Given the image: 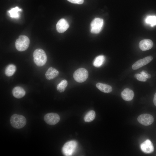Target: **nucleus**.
Masks as SVG:
<instances>
[{"label":"nucleus","mask_w":156,"mask_h":156,"mask_svg":"<svg viewBox=\"0 0 156 156\" xmlns=\"http://www.w3.org/2000/svg\"><path fill=\"white\" fill-rule=\"evenodd\" d=\"M59 73L58 71L55 68L51 67L49 68L46 71L45 76L48 80L52 79L57 77Z\"/></svg>","instance_id":"14"},{"label":"nucleus","mask_w":156,"mask_h":156,"mask_svg":"<svg viewBox=\"0 0 156 156\" xmlns=\"http://www.w3.org/2000/svg\"><path fill=\"white\" fill-rule=\"evenodd\" d=\"M16 69L15 65L13 64H10L6 67L5 69V74L7 76H11L15 73Z\"/></svg>","instance_id":"17"},{"label":"nucleus","mask_w":156,"mask_h":156,"mask_svg":"<svg viewBox=\"0 0 156 156\" xmlns=\"http://www.w3.org/2000/svg\"><path fill=\"white\" fill-rule=\"evenodd\" d=\"M153 59L152 56H149L140 59L135 62L132 65V68L133 70L137 69L149 63Z\"/></svg>","instance_id":"9"},{"label":"nucleus","mask_w":156,"mask_h":156,"mask_svg":"<svg viewBox=\"0 0 156 156\" xmlns=\"http://www.w3.org/2000/svg\"><path fill=\"white\" fill-rule=\"evenodd\" d=\"M145 21L152 27L155 26L156 25V16H148L146 18Z\"/></svg>","instance_id":"22"},{"label":"nucleus","mask_w":156,"mask_h":156,"mask_svg":"<svg viewBox=\"0 0 156 156\" xmlns=\"http://www.w3.org/2000/svg\"><path fill=\"white\" fill-rule=\"evenodd\" d=\"M22 11V9L18 6L12 8L8 12L10 17L13 18H18L19 17L18 12Z\"/></svg>","instance_id":"19"},{"label":"nucleus","mask_w":156,"mask_h":156,"mask_svg":"<svg viewBox=\"0 0 156 156\" xmlns=\"http://www.w3.org/2000/svg\"><path fill=\"white\" fill-rule=\"evenodd\" d=\"M97 88L101 92L105 93H109L112 91V87L108 85L98 83H96Z\"/></svg>","instance_id":"16"},{"label":"nucleus","mask_w":156,"mask_h":156,"mask_svg":"<svg viewBox=\"0 0 156 156\" xmlns=\"http://www.w3.org/2000/svg\"><path fill=\"white\" fill-rule=\"evenodd\" d=\"M12 94L15 97L20 99L25 95V92L23 88L20 86H16L13 89Z\"/></svg>","instance_id":"15"},{"label":"nucleus","mask_w":156,"mask_h":156,"mask_svg":"<svg viewBox=\"0 0 156 156\" xmlns=\"http://www.w3.org/2000/svg\"><path fill=\"white\" fill-rule=\"evenodd\" d=\"M153 103L156 106V92L155 94L153 99Z\"/></svg>","instance_id":"26"},{"label":"nucleus","mask_w":156,"mask_h":156,"mask_svg":"<svg viewBox=\"0 0 156 156\" xmlns=\"http://www.w3.org/2000/svg\"><path fill=\"white\" fill-rule=\"evenodd\" d=\"M29 43V39L28 37L25 35H21L16 41L15 47L19 51H24L27 49Z\"/></svg>","instance_id":"3"},{"label":"nucleus","mask_w":156,"mask_h":156,"mask_svg":"<svg viewBox=\"0 0 156 156\" xmlns=\"http://www.w3.org/2000/svg\"><path fill=\"white\" fill-rule=\"evenodd\" d=\"M140 74L146 79H149L151 77V75L148 74L147 72L144 70L141 72H140Z\"/></svg>","instance_id":"24"},{"label":"nucleus","mask_w":156,"mask_h":156,"mask_svg":"<svg viewBox=\"0 0 156 156\" xmlns=\"http://www.w3.org/2000/svg\"><path fill=\"white\" fill-rule=\"evenodd\" d=\"M69 25L67 21L64 18L60 19L56 25L57 31L60 33L64 32L69 27Z\"/></svg>","instance_id":"11"},{"label":"nucleus","mask_w":156,"mask_h":156,"mask_svg":"<svg viewBox=\"0 0 156 156\" xmlns=\"http://www.w3.org/2000/svg\"><path fill=\"white\" fill-rule=\"evenodd\" d=\"M121 96L124 100L130 101L133 99L134 93L132 90L128 88H126L121 92Z\"/></svg>","instance_id":"13"},{"label":"nucleus","mask_w":156,"mask_h":156,"mask_svg":"<svg viewBox=\"0 0 156 156\" xmlns=\"http://www.w3.org/2000/svg\"><path fill=\"white\" fill-rule=\"evenodd\" d=\"M33 57L34 63L38 66L44 65L47 61V57L46 53L42 49H36L33 52Z\"/></svg>","instance_id":"1"},{"label":"nucleus","mask_w":156,"mask_h":156,"mask_svg":"<svg viewBox=\"0 0 156 156\" xmlns=\"http://www.w3.org/2000/svg\"><path fill=\"white\" fill-rule=\"evenodd\" d=\"M68 1L74 3L78 4H82L84 0H67Z\"/></svg>","instance_id":"25"},{"label":"nucleus","mask_w":156,"mask_h":156,"mask_svg":"<svg viewBox=\"0 0 156 156\" xmlns=\"http://www.w3.org/2000/svg\"><path fill=\"white\" fill-rule=\"evenodd\" d=\"M138 122L145 126H148L151 124L154 121L153 116L148 114H144L140 115L138 118Z\"/></svg>","instance_id":"8"},{"label":"nucleus","mask_w":156,"mask_h":156,"mask_svg":"<svg viewBox=\"0 0 156 156\" xmlns=\"http://www.w3.org/2000/svg\"><path fill=\"white\" fill-rule=\"evenodd\" d=\"M60 116L55 113H51L46 114L44 117V120L47 124L50 125H54L60 121Z\"/></svg>","instance_id":"7"},{"label":"nucleus","mask_w":156,"mask_h":156,"mask_svg":"<svg viewBox=\"0 0 156 156\" xmlns=\"http://www.w3.org/2000/svg\"><path fill=\"white\" fill-rule=\"evenodd\" d=\"M104 24L103 19L96 18L92 22L90 26V31L93 34H98L102 30Z\"/></svg>","instance_id":"6"},{"label":"nucleus","mask_w":156,"mask_h":156,"mask_svg":"<svg viewBox=\"0 0 156 156\" xmlns=\"http://www.w3.org/2000/svg\"><path fill=\"white\" fill-rule=\"evenodd\" d=\"M96 116L95 112L92 110L89 111L85 116L84 118L86 122H90L95 119Z\"/></svg>","instance_id":"20"},{"label":"nucleus","mask_w":156,"mask_h":156,"mask_svg":"<svg viewBox=\"0 0 156 156\" xmlns=\"http://www.w3.org/2000/svg\"><path fill=\"white\" fill-rule=\"evenodd\" d=\"M67 85L68 81L66 80H62L57 86V90L60 92H63L65 90Z\"/></svg>","instance_id":"21"},{"label":"nucleus","mask_w":156,"mask_h":156,"mask_svg":"<svg viewBox=\"0 0 156 156\" xmlns=\"http://www.w3.org/2000/svg\"><path fill=\"white\" fill-rule=\"evenodd\" d=\"M105 59V57L103 55H100L95 59L93 62V65L96 67L101 66L104 63Z\"/></svg>","instance_id":"18"},{"label":"nucleus","mask_w":156,"mask_h":156,"mask_svg":"<svg viewBox=\"0 0 156 156\" xmlns=\"http://www.w3.org/2000/svg\"><path fill=\"white\" fill-rule=\"evenodd\" d=\"M10 123L12 126L16 129H21L24 127L26 123L25 118L23 116L14 114L10 118Z\"/></svg>","instance_id":"2"},{"label":"nucleus","mask_w":156,"mask_h":156,"mask_svg":"<svg viewBox=\"0 0 156 156\" xmlns=\"http://www.w3.org/2000/svg\"><path fill=\"white\" fill-rule=\"evenodd\" d=\"M134 77L138 80L140 81H146V79L140 74H135L134 75Z\"/></svg>","instance_id":"23"},{"label":"nucleus","mask_w":156,"mask_h":156,"mask_svg":"<svg viewBox=\"0 0 156 156\" xmlns=\"http://www.w3.org/2000/svg\"><path fill=\"white\" fill-rule=\"evenodd\" d=\"M141 150L146 153H150L154 151V147L153 143L149 140L147 139L142 143L140 146Z\"/></svg>","instance_id":"10"},{"label":"nucleus","mask_w":156,"mask_h":156,"mask_svg":"<svg viewBox=\"0 0 156 156\" xmlns=\"http://www.w3.org/2000/svg\"><path fill=\"white\" fill-rule=\"evenodd\" d=\"M139 45L141 50L145 51L151 49L153 46V43L149 39H144L140 42Z\"/></svg>","instance_id":"12"},{"label":"nucleus","mask_w":156,"mask_h":156,"mask_svg":"<svg viewBox=\"0 0 156 156\" xmlns=\"http://www.w3.org/2000/svg\"><path fill=\"white\" fill-rule=\"evenodd\" d=\"M88 76V71L83 68H80L77 69L75 71L73 75L75 80L79 83L85 81L87 79Z\"/></svg>","instance_id":"5"},{"label":"nucleus","mask_w":156,"mask_h":156,"mask_svg":"<svg viewBox=\"0 0 156 156\" xmlns=\"http://www.w3.org/2000/svg\"><path fill=\"white\" fill-rule=\"evenodd\" d=\"M77 143L74 140L70 141L65 143L62 147V151L63 154L66 156H71L76 148Z\"/></svg>","instance_id":"4"}]
</instances>
